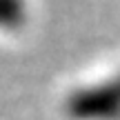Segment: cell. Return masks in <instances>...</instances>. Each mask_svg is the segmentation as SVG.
<instances>
[{
	"instance_id": "cell-1",
	"label": "cell",
	"mask_w": 120,
	"mask_h": 120,
	"mask_svg": "<svg viewBox=\"0 0 120 120\" xmlns=\"http://www.w3.org/2000/svg\"><path fill=\"white\" fill-rule=\"evenodd\" d=\"M64 113L71 120H120V71L71 91Z\"/></svg>"
},
{
	"instance_id": "cell-2",
	"label": "cell",
	"mask_w": 120,
	"mask_h": 120,
	"mask_svg": "<svg viewBox=\"0 0 120 120\" xmlns=\"http://www.w3.org/2000/svg\"><path fill=\"white\" fill-rule=\"evenodd\" d=\"M29 20V0H0V31H18Z\"/></svg>"
}]
</instances>
